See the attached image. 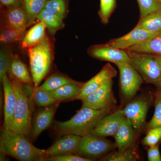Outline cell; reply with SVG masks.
<instances>
[{"mask_svg":"<svg viewBox=\"0 0 161 161\" xmlns=\"http://www.w3.org/2000/svg\"><path fill=\"white\" fill-rule=\"evenodd\" d=\"M155 110L151 120L147 124L146 130L161 127V89H158L155 94Z\"/></svg>","mask_w":161,"mask_h":161,"instance_id":"obj_30","label":"cell"},{"mask_svg":"<svg viewBox=\"0 0 161 161\" xmlns=\"http://www.w3.org/2000/svg\"><path fill=\"white\" fill-rule=\"evenodd\" d=\"M140 11L141 18L146 16L154 11L161 10L158 0H136Z\"/></svg>","mask_w":161,"mask_h":161,"instance_id":"obj_33","label":"cell"},{"mask_svg":"<svg viewBox=\"0 0 161 161\" xmlns=\"http://www.w3.org/2000/svg\"><path fill=\"white\" fill-rule=\"evenodd\" d=\"M160 33L151 32L135 27L126 35L110 40L107 44L119 49L127 50L138 43L152 39Z\"/></svg>","mask_w":161,"mask_h":161,"instance_id":"obj_12","label":"cell"},{"mask_svg":"<svg viewBox=\"0 0 161 161\" xmlns=\"http://www.w3.org/2000/svg\"><path fill=\"white\" fill-rule=\"evenodd\" d=\"M139 159L138 153L134 148L123 151H112L100 159L102 161H136Z\"/></svg>","mask_w":161,"mask_h":161,"instance_id":"obj_24","label":"cell"},{"mask_svg":"<svg viewBox=\"0 0 161 161\" xmlns=\"http://www.w3.org/2000/svg\"><path fill=\"white\" fill-rule=\"evenodd\" d=\"M32 98L35 103L41 107L49 106L59 102L52 95L50 92L40 90L37 86L34 87Z\"/></svg>","mask_w":161,"mask_h":161,"instance_id":"obj_27","label":"cell"},{"mask_svg":"<svg viewBox=\"0 0 161 161\" xmlns=\"http://www.w3.org/2000/svg\"><path fill=\"white\" fill-rule=\"evenodd\" d=\"M81 137L82 136L73 134L63 135L45 150L46 158L53 156L75 153Z\"/></svg>","mask_w":161,"mask_h":161,"instance_id":"obj_16","label":"cell"},{"mask_svg":"<svg viewBox=\"0 0 161 161\" xmlns=\"http://www.w3.org/2000/svg\"><path fill=\"white\" fill-rule=\"evenodd\" d=\"M30 67L35 86H38L49 72L52 62L51 46L48 39L28 48Z\"/></svg>","mask_w":161,"mask_h":161,"instance_id":"obj_4","label":"cell"},{"mask_svg":"<svg viewBox=\"0 0 161 161\" xmlns=\"http://www.w3.org/2000/svg\"><path fill=\"white\" fill-rule=\"evenodd\" d=\"M159 3L160 4L161 6V0H158Z\"/></svg>","mask_w":161,"mask_h":161,"instance_id":"obj_41","label":"cell"},{"mask_svg":"<svg viewBox=\"0 0 161 161\" xmlns=\"http://www.w3.org/2000/svg\"><path fill=\"white\" fill-rule=\"evenodd\" d=\"M46 25L40 21L31 27L24 36L22 43L23 48H29L41 43L45 38Z\"/></svg>","mask_w":161,"mask_h":161,"instance_id":"obj_20","label":"cell"},{"mask_svg":"<svg viewBox=\"0 0 161 161\" xmlns=\"http://www.w3.org/2000/svg\"><path fill=\"white\" fill-rule=\"evenodd\" d=\"M6 155L4 153L0 151V161H6Z\"/></svg>","mask_w":161,"mask_h":161,"instance_id":"obj_40","label":"cell"},{"mask_svg":"<svg viewBox=\"0 0 161 161\" xmlns=\"http://www.w3.org/2000/svg\"><path fill=\"white\" fill-rule=\"evenodd\" d=\"M6 26L18 29H26L29 26V18L26 11L20 6L9 7L5 15Z\"/></svg>","mask_w":161,"mask_h":161,"instance_id":"obj_19","label":"cell"},{"mask_svg":"<svg viewBox=\"0 0 161 161\" xmlns=\"http://www.w3.org/2000/svg\"><path fill=\"white\" fill-rule=\"evenodd\" d=\"M43 1H45V2H47V1H48V0H43Z\"/></svg>","mask_w":161,"mask_h":161,"instance_id":"obj_42","label":"cell"},{"mask_svg":"<svg viewBox=\"0 0 161 161\" xmlns=\"http://www.w3.org/2000/svg\"><path fill=\"white\" fill-rule=\"evenodd\" d=\"M125 117L123 109L109 114L100 120L89 134L104 138L114 136Z\"/></svg>","mask_w":161,"mask_h":161,"instance_id":"obj_10","label":"cell"},{"mask_svg":"<svg viewBox=\"0 0 161 161\" xmlns=\"http://www.w3.org/2000/svg\"><path fill=\"white\" fill-rule=\"evenodd\" d=\"M73 81L63 75H53L48 77L42 85L37 87L40 90L51 92Z\"/></svg>","mask_w":161,"mask_h":161,"instance_id":"obj_26","label":"cell"},{"mask_svg":"<svg viewBox=\"0 0 161 161\" xmlns=\"http://www.w3.org/2000/svg\"><path fill=\"white\" fill-rule=\"evenodd\" d=\"M59 103L58 102L49 106L43 107L37 112L32 126V141L36 140L43 131L51 125Z\"/></svg>","mask_w":161,"mask_h":161,"instance_id":"obj_14","label":"cell"},{"mask_svg":"<svg viewBox=\"0 0 161 161\" xmlns=\"http://www.w3.org/2000/svg\"><path fill=\"white\" fill-rule=\"evenodd\" d=\"M126 50L155 55H161V33L150 40L144 41Z\"/></svg>","mask_w":161,"mask_h":161,"instance_id":"obj_22","label":"cell"},{"mask_svg":"<svg viewBox=\"0 0 161 161\" xmlns=\"http://www.w3.org/2000/svg\"><path fill=\"white\" fill-rule=\"evenodd\" d=\"M161 139V127H156L147 131V135L142 141L144 146L151 147L158 145Z\"/></svg>","mask_w":161,"mask_h":161,"instance_id":"obj_34","label":"cell"},{"mask_svg":"<svg viewBox=\"0 0 161 161\" xmlns=\"http://www.w3.org/2000/svg\"><path fill=\"white\" fill-rule=\"evenodd\" d=\"M66 0H48L45 2L44 8L54 13L63 19L66 14Z\"/></svg>","mask_w":161,"mask_h":161,"instance_id":"obj_31","label":"cell"},{"mask_svg":"<svg viewBox=\"0 0 161 161\" xmlns=\"http://www.w3.org/2000/svg\"><path fill=\"white\" fill-rule=\"evenodd\" d=\"M92 161L94 160L86 158L83 157L75 154V153H69V154H62L49 157L45 159V161Z\"/></svg>","mask_w":161,"mask_h":161,"instance_id":"obj_35","label":"cell"},{"mask_svg":"<svg viewBox=\"0 0 161 161\" xmlns=\"http://www.w3.org/2000/svg\"><path fill=\"white\" fill-rule=\"evenodd\" d=\"M115 148V143L104 137L89 134L82 136L75 154L94 159L100 157L102 158Z\"/></svg>","mask_w":161,"mask_h":161,"instance_id":"obj_7","label":"cell"},{"mask_svg":"<svg viewBox=\"0 0 161 161\" xmlns=\"http://www.w3.org/2000/svg\"><path fill=\"white\" fill-rule=\"evenodd\" d=\"M0 1L3 5L9 7L20 6L22 4L21 0H0Z\"/></svg>","mask_w":161,"mask_h":161,"instance_id":"obj_38","label":"cell"},{"mask_svg":"<svg viewBox=\"0 0 161 161\" xmlns=\"http://www.w3.org/2000/svg\"><path fill=\"white\" fill-rule=\"evenodd\" d=\"M39 21H43L47 28L52 31H56L62 27L63 19L54 13L46 9H43L37 18Z\"/></svg>","mask_w":161,"mask_h":161,"instance_id":"obj_25","label":"cell"},{"mask_svg":"<svg viewBox=\"0 0 161 161\" xmlns=\"http://www.w3.org/2000/svg\"><path fill=\"white\" fill-rule=\"evenodd\" d=\"M26 136L3 128L0 151L21 161H45V150L35 147Z\"/></svg>","mask_w":161,"mask_h":161,"instance_id":"obj_1","label":"cell"},{"mask_svg":"<svg viewBox=\"0 0 161 161\" xmlns=\"http://www.w3.org/2000/svg\"><path fill=\"white\" fill-rule=\"evenodd\" d=\"M89 54L93 58L115 64L130 62V57L126 50L113 47L107 43L92 47Z\"/></svg>","mask_w":161,"mask_h":161,"instance_id":"obj_11","label":"cell"},{"mask_svg":"<svg viewBox=\"0 0 161 161\" xmlns=\"http://www.w3.org/2000/svg\"><path fill=\"white\" fill-rule=\"evenodd\" d=\"M4 89V120L3 128L10 130L15 110L17 98L11 80L6 75L2 80Z\"/></svg>","mask_w":161,"mask_h":161,"instance_id":"obj_15","label":"cell"},{"mask_svg":"<svg viewBox=\"0 0 161 161\" xmlns=\"http://www.w3.org/2000/svg\"><path fill=\"white\" fill-rule=\"evenodd\" d=\"M45 3L43 0H25V9L29 18V25L37 19L44 9Z\"/></svg>","mask_w":161,"mask_h":161,"instance_id":"obj_29","label":"cell"},{"mask_svg":"<svg viewBox=\"0 0 161 161\" xmlns=\"http://www.w3.org/2000/svg\"><path fill=\"white\" fill-rule=\"evenodd\" d=\"M26 29H18L6 26L0 34V41L4 43H11L21 40Z\"/></svg>","mask_w":161,"mask_h":161,"instance_id":"obj_28","label":"cell"},{"mask_svg":"<svg viewBox=\"0 0 161 161\" xmlns=\"http://www.w3.org/2000/svg\"><path fill=\"white\" fill-rule=\"evenodd\" d=\"M119 72L121 94L125 102H129L139 91L143 80L129 62L115 64Z\"/></svg>","mask_w":161,"mask_h":161,"instance_id":"obj_8","label":"cell"},{"mask_svg":"<svg viewBox=\"0 0 161 161\" xmlns=\"http://www.w3.org/2000/svg\"><path fill=\"white\" fill-rule=\"evenodd\" d=\"M8 72L11 78H15L27 85L33 86V81L27 67L17 54L11 55Z\"/></svg>","mask_w":161,"mask_h":161,"instance_id":"obj_18","label":"cell"},{"mask_svg":"<svg viewBox=\"0 0 161 161\" xmlns=\"http://www.w3.org/2000/svg\"><path fill=\"white\" fill-rule=\"evenodd\" d=\"M11 55L7 52L1 50L0 52V80L2 82L3 78L8 73L9 60Z\"/></svg>","mask_w":161,"mask_h":161,"instance_id":"obj_36","label":"cell"},{"mask_svg":"<svg viewBox=\"0 0 161 161\" xmlns=\"http://www.w3.org/2000/svg\"><path fill=\"white\" fill-rule=\"evenodd\" d=\"M84 83L72 81L60 87L58 89L50 92L58 101L76 99L81 92Z\"/></svg>","mask_w":161,"mask_h":161,"instance_id":"obj_21","label":"cell"},{"mask_svg":"<svg viewBox=\"0 0 161 161\" xmlns=\"http://www.w3.org/2000/svg\"><path fill=\"white\" fill-rule=\"evenodd\" d=\"M11 78L17 98L16 106L10 130L31 138L32 130V101L23 90V83Z\"/></svg>","mask_w":161,"mask_h":161,"instance_id":"obj_3","label":"cell"},{"mask_svg":"<svg viewBox=\"0 0 161 161\" xmlns=\"http://www.w3.org/2000/svg\"><path fill=\"white\" fill-rule=\"evenodd\" d=\"M155 59L158 63L161 71V55H155Z\"/></svg>","mask_w":161,"mask_h":161,"instance_id":"obj_39","label":"cell"},{"mask_svg":"<svg viewBox=\"0 0 161 161\" xmlns=\"http://www.w3.org/2000/svg\"><path fill=\"white\" fill-rule=\"evenodd\" d=\"M153 99L150 93L142 94L132 98L123 109L125 116L130 120L137 134L146 130L147 112Z\"/></svg>","mask_w":161,"mask_h":161,"instance_id":"obj_6","label":"cell"},{"mask_svg":"<svg viewBox=\"0 0 161 161\" xmlns=\"http://www.w3.org/2000/svg\"><path fill=\"white\" fill-rule=\"evenodd\" d=\"M147 158L149 161H161V155L158 145L149 147L147 150Z\"/></svg>","mask_w":161,"mask_h":161,"instance_id":"obj_37","label":"cell"},{"mask_svg":"<svg viewBox=\"0 0 161 161\" xmlns=\"http://www.w3.org/2000/svg\"><path fill=\"white\" fill-rule=\"evenodd\" d=\"M136 135L137 133L132 127L130 120L125 117L114 136L118 150L123 151L129 148H133Z\"/></svg>","mask_w":161,"mask_h":161,"instance_id":"obj_17","label":"cell"},{"mask_svg":"<svg viewBox=\"0 0 161 161\" xmlns=\"http://www.w3.org/2000/svg\"><path fill=\"white\" fill-rule=\"evenodd\" d=\"M113 108L95 110L83 107L69 120L64 122H55L54 129L57 134H66L83 136L90 134L98 123L106 115L110 114Z\"/></svg>","mask_w":161,"mask_h":161,"instance_id":"obj_2","label":"cell"},{"mask_svg":"<svg viewBox=\"0 0 161 161\" xmlns=\"http://www.w3.org/2000/svg\"><path fill=\"white\" fill-rule=\"evenodd\" d=\"M112 86V79L108 80L82 100V107L95 110L114 108L117 101L114 96Z\"/></svg>","mask_w":161,"mask_h":161,"instance_id":"obj_9","label":"cell"},{"mask_svg":"<svg viewBox=\"0 0 161 161\" xmlns=\"http://www.w3.org/2000/svg\"><path fill=\"white\" fill-rule=\"evenodd\" d=\"M126 51L130 57L129 63L138 72L143 80L161 89V71L155 55Z\"/></svg>","mask_w":161,"mask_h":161,"instance_id":"obj_5","label":"cell"},{"mask_svg":"<svg viewBox=\"0 0 161 161\" xmlns=\"http://www.w3.org/2000/svg\"><path fill=\"white\" fill-rule=\"evenodd\" d=\"M117 72L109 63L103 67L100 72L92 79L84 83L81 92L76 99L82 101L91 93L101 86L108 80L113 79L116 76Z\"/></svg>","mask_w":161,"mask_h":161,"instance_id":"obj_13","label":"cell"},{"mask_svg":"<svg viewBox=\"0 0 161 161\" xmlns=\"http://www.w3.org/2000/svg\"><path fill=\"white\" fill-rule=\"evenodd\" d=\"M136 27L155 33H161V10L141 18Z\"/></svg>","mask_w":161,"mask_h":161,"instance_id":"obj_23","label":"cell"},{"mask_svg":"<svg viewBox=\"0 0 161 161\" xmlns=\"http://www.w3.org/2000/svg\"><path fill=\"white\" fill-rule=\"evenodd\" d=\"M116 6V0H100L99 14L102 22L106 24Z\"/></svg>","mask_w":161,"mask_h":161,"instance_id":"obj_32","label":"cell"}]
</instances>
